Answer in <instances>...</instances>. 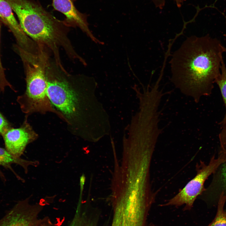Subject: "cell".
<instances>
[{
    "instance_id": "cell-1",
    "label": "cell",
    "mask_w": 226,
    "mask_h": 226,
    "mask_svg": "<svg viewBox=\"0 0 226 226\" xmlns=\"http://www.w3.org/2000/svg\"><path fill=\"white\" fill-rule=\"evenodd\" d=\"M48 62L47 94L68 123L73 121L78 134L91 135L105 122L108 113L96 94L97 83L92 77L69 75L55 62Z\"/></svg>"
},
{
    "instance_id": "cell-2",
    "label": "cell",
    "mask_w": 226,
    "mask_h": 226,
    "mask_svg": "<svg viewBox=\"0 0 226 226\" xmlns=\"http://www.w3.org/2000/svg\"><path fill=\"white\" fill-rule=\"evenodd\" d=\"M223 46L208 34L187 38L171 59V82L196 103L210 95L220 73Z\"/></svg>"
},
{
    "instance_id": "cell-3",
    "label": "cell",
    "mask_w": 226,
    "mask_h": 226,
    "mask_svg": "<svg viewBox=\"0 0 226 226\" xmlns=\"http://www.w3.org/2000/svg\"><path fill=\"white\" fill-rule=\"evenodd\" d=\"M16 14L24 33L38 45L51 51L55 62L62 65L59 49L62 48L72 60L78 58L68 37V26L37 3L30 0H5Z\"/></svg>"
},
{
    "instance_id": "cell-4",
    "label": "cell",
    "mask_w": 226,
    "mask_h": 226,
    "mask_svg": "<svg viewBox=\"0 0 226 226\" xmlns=\"http://www.w3.org/2000/svg\"><path fill=\"white\" fill-rule=\"evenodd\" d=\"M23 63L26 89L18 99L23 111L27 114L52 112L64 121L65 118L62 114L53 108L47 94L46 62L41 59L32 57L25 60Z\"/></svg>"
},
{
    "instance_id": "cell-5",
    "label": "cell",
    "mask_w": 226,
    "mask_h": 226,
    "mask_svg": "<svg viewBox=\"0 0 226 226\" xmlns=\"http://www.w3.org/2000/svg\"><path fill=\"white\" fill-rule=\"evenodd\" d=\"M226 161V153L221 152L216 158L213 156L207 164L201 161L196 165L197 173L195 177L180 189L175 196L162 206L178 207L185 204V210L191 209L196 198L205 190L204 185L206 180Z\"/></svg>"
},
{
    "instance_id": "cell-6",
    "label": "cell",
    "mask_w": 226,
    "mask_h": 226,
    "mask_svg": "<svg viewBox=\"0 0 226 226\" xmlns=\"http://www.w3.org/2000/svg\"><path fill=\"white\" fill-rule=\"evenodd\" d=\"M111 226H146L150 207L140 203L123 201L113 202Z\"/></svg>"
},
{
    "instance_id": "cell-7",
    "label": "cell",
    "mask_w": 226,
    "mask_h": 226,
    "mask_svg": "<svg viewBox=\"0 0 226 226\" xmlns=\"http://www.w3.org/2000/svg\"><path fill=\"white\" fill-rule=\"evenodd\" d=\"M2 136L6 150L17 158H20L27 145L38 137V135L26 121L19 128H9Z\"/></svg>"
},
{
    "instance_id": "cell-8",
    "label": "cell",
    "mask_w": 226,
    "mask_h": 226,
    "mask_svg": "<svg viewBox=\"0 0 226 226\" xmlns=\"http://www.w3.org/2000/svg\"><path fill=\"white\" fill-rule=\"evenodd\" d=\"M0 20L12 32L19 47L27 51L33 48L34 41L24 31L15 18L10 6L5 0H0Z\"/></svg>"
},
{
    "instance_id": "cell-9",
    "label": "cell",
    "mask_w": 226,
    "mask_h": 226,
    "mask_svg": "<svg viewBox=\"0 0 226 226\" xmlns=\"http://www.w3.org/2000/svg\"><path fill=\"white\" fill-rule=\"evenodd\" d=\"M52 5L55 10L65 16L64 21L67 26L79 27L94 42L100 43V41L90 31L85 18L77 9L72 0H52Z\"/></svg>"
},
{
    "instance_id": "cell-10",
    "label": "cell",
    "mask_w": 226,
    "mask_h": 226,
    "mask_svg": "<svg viewBox=\"0 0 226 226\" xmlns=\"http://www.w3.org/2000/svg\"><path fill=\"white\" fill-rule=\"evenodd\" d=\"M25 201H20L0 220V226H32Z\"/></svg>"
},
{
    "instance_id": "cell-11",
    "label": "cell",
    "mask_w": 226,
    "mask_h": 226,
    "mask_svg": "<svg viewBox=\"0 0 226 226\" xmlns=\"http://www.w3.org/2000/svg\"><path fill=\"white\" fill-rule=\"evenodd\" d=\"M213 174L210 184L200 195L204 198H218L222 193L226 196V161L218 167Z\"/></svg>"
},
{
    "instance_id": "cell-12",
    "label": "cell",
    "mask_w": 226,
    "mask_h": 226,
    "mask_svg": "<svg viewBox=\"0 0 226 226\" xmlns=\"http://www.w3.org/2000/svg\"><path fill=\"white\" fill-rule=\"evenodd\" d=\"M16 164L21 166L25 173L28 171V168L30 165L37 166L39 163L37 161L27 160L20 158H15L11 155L5 148L0 147V168L3 167L11 170L18 179L22 180L13 170L12 166ZM0 176L3 180H5L4 176L0 169Z\"/></svg>"
},
{
    "instance_id": "cell-13",
    "label": "cell",
    "mask_w": 226,
    "mask_h": 226,
    "mask_svg": "<svg viewBox=\"0 0 226 226\" xmlns=\"http://www.w3.org/2000/svg\"><path fill=\"white\" fill-rule=\"evenodd\" d=\"M215 83L220 89L225 107L224 117L220 123L222 126L226 124V66L223 59L221 62L220 73L216 79Z\"/></svg>"
},
{
    "instance_id": "cell-14",
    "label": "cell",
    "mask_w": 226,
    "mask_h": 226,
    "mask_svg": "<svg viewBox=\"0 0 226 226\" xmlns=\"http://www.w3.org/2000/svg\"><path fill=\"white\" fill-rule=\"evenodd\" d=\"M226 201V196L221 193L218 199L216 215L213 221L210 224V226H226V209H224Z\"/></svg>"
},
{
    "instance_id": "cell-15",
    "label": "cell",
    "mask_w": 226,
    "mask_h": 226,
    "mask_svg": "<svg viewBox=\"0 0 226 226\" xmlns=\"http://www.w3.org/2000/svg\"><path fill=\"white\" fill-rule=\"evenodd\" d=\"M1 30V24H0V35ZM6 86H9L11 88V86L7 80L5 74L4 68L2 63L0 56V89L1 91L4 90Z\"/></svg>"
},
{
    "instance_id": "cell-16",
    "label": "cell",
    "mask_w": 226,
    "mask_h": 226,
    "mask_svg": "<svg viewBox=\"0 0 226 226\" xmlns=\"http://www.w3.org/2000/svg\"><path fill=\"white\" fill-rule=\"evenodd\" d=\"M222 127L219 136L221 149L220 151L226 153V124Z\"/></svg>"
},
{
    "instance_id": "cell-17",
    "label": "cell",
    "mask_w": 226,
    "mask_h": 226,
    "mask_svg": "<svg viewBox=\"0 0 226 226\" xmlns=\"http://www.w3.org/2000/svg\"><path fill=\"white\" fill-rule=\"evenodd\" d=\"M9 128L8 122L0 113V134L2 135Z\"/></svg>"
},
{
    "instance_id": "cell-18",
    "label": "cell",
    "mask_w": 226,
    "mask_h": 226,
    "mask_svg": "<svg viewBox=\"0 0 226 226\" xmlns=\"http://www.w3.org/2000/svg\"><path fill=\"white\" fill-rule=\"evenodd\" d=\"M76 226H95L94 223L88 220H79V218Z\"/></svg>"
},
{
    "instance_id": "cell-19",
    "label": "cell",
    "mask_w": 226,
    "mask_h": 226,
    "mask_svg": "<svg viewBox=\"0 0 226 226\" xmlns=\"http://www.w3.org/2000/svg\"><path fill=\"white\" fill-rule=\"evenodd\" d=\"M155 6L160 9L162 8L164 6L165 0H152Z\"/></svg>"
},
{
    "instance_id": "cell-20",
    "label": "cell",
    "mask_w": 226,
    "mask_h": 226,
    "mask_svg": "<svg viewBox=\"0 0 226 226\" xmlns=\"http://www.w3.org/2000/svg\"><path fill=\"white\" fill-rule=\"evenodd\" d=\"M72 223L69 226H76L79 218V213L78 211Z\"/></svg>"
},
{
    "instance_id": "cell-21",
    "label": "cell",
    "mask_w": 226,
    "mask_h": 226,
    "mask_svg": "<svg viewBox=\"0 0 226 226\" xmlns=\"http://www.w3.org/2000/svg\"><path fill=\"white\" fill-rule=\"evenodd\" d=\"M179 8L180 7L186 0H173Z\"/></svg>"
},
{
    "instance_id": "cell-22",
    "label": "cell",
    "mask_w": 226,
    "mask_h": 226,
    "mask_svg": "<svg viewBox=\"0 0 226 226\" xmlns=\"http://www.w3.org/2000/svg\"><path fill=\"white\" fill-rule=\"evenodd\" d=\"M223 36L226 37V34H224ZM223 49L224 52H226V47L223 46Z\"/></svg>"
},
{
    "instance_id": "cell-23",
    "label": "cell",
    "mask_w": 226,
    "mask_h": 226,
    "mask_svg": "<svg viewBox=\"0 0 226 226\" xmlns=\"http://www.w3.org/2000/svg\"><path fill=\"white\" fill-rule=\"evenodd\" d=\"M142 197H144V196H142ZM144 197H145V196H144ZM146 197H147V196H146ZM129 198H130V197H129ZM130 198H131V197H130ZM132 198H135V197H132Z\"/></svg>"
},
{
    "instance_id": "cell-24",
    "label": "cell",
    "mask_w": 226,
    "mask_h": 226,
    "mask_svg": "<svg viewBox=\"0 0 226 226\" xmlns=\"http://www.w3.org/2000/svg\"><path fill=\"white\" fill-rule=\"evenodd\" d=\"M207 226H210V224H209Z\"/></svg>"
}]
</instances>
